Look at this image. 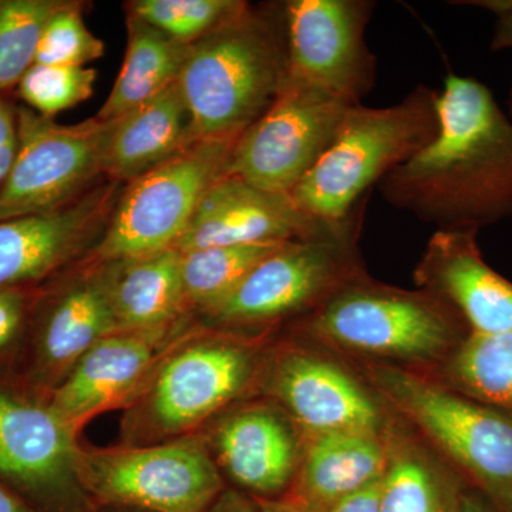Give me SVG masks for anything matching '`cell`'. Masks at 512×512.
I'll use <instances>...</instances> for the list:
<instances>
[{"instance_id":"obj_28","label":"cell","mask_w":512,"mask_h":512,"mask_svg":"<svg viewBox=\"0 0 512 512\" xmlns=\"http://www.w3.org/2000/svg\"><path fill=\"white\" fill-rule=\"evenodd\" d=\"M64 0H0V93L18 87L35 64L46 23Z\"/></svg>"},{"instance_id":"obj_16","label":"cell","mask_w":512,"mask_h":512,"mask_svg":"<svg viewBox=\"0 0 512 512\" xmlns=\"http://www.w3.org/2000/svg\"><path fill=\"white\" fill-rule=\"evenodd\" d=\"M328 224L305 214L291 194L261 190L224 175L204 195L174 248L185 254L212 247L286 244L313 237Z\"/></svg>"},{"instance_id":"obj_6","label":"cell","mask_w":512,"mask_h":512,"mask_svg":"<svg viewBox=\"0 0 512 512\" xmlns=\"http://www.w3.org/2000/svg\"><path fill=\"white\" fill-rule=\"evenodd\" d=\"M380 389L498 507L512 505V413L402 370H376Z\"/></svg>"},{"instance_id":"obj_35","label":"cell","mask_w":512,"mask_h":512,"mask_svg":"<svg viewBox=\"0 0 512 512\" xmlns=\"http://www.w3.org/2000/svg\"><path fill=\"white\" fill-rule=\"evenodd\" d=\"M451 512H507L481 491L461 490Z\"/></svg>"},{"instance_id":"obj_14","label":"cell","mask_w":512,"mask_h":512,"mask_svg":"<svg viewBox=\"0 0 512 512\" xmlns=\"http://www.w3.org/2000/svg\"><path fill=\"white\" fill-rule=\"evenodd\" d=\"M123 332L99 269L67 288L37 286L28 336L25 367L13 375L49 394L73 366L101 339Z\"/></svg>"},{"instance_id":"obj_8","label":"cell","mask_w":512,"mask_h":512,"mask_svg":"<svg viewBox=\"0 0 512 512\" xmlns=\"http://www.w3.org/2000/svg\"><path fill=\"white\" fill-rule=\"evenodd\" d=\"M16 116L18 151L0 190V221L60 210L106 177L110 120L64 126L28 106Z\"/></svg>"},{"instance_id":"obj_38","label":"cell","mask_w":512,"mask_h":512,"mask_svg":"<svg viewBox=\"0 0 512 512\" xmlns=\"http://www.w3.org/2000/svg\"><path fill=\"white\" fill-rule=\"evenodd\" d=\"M0 512H37L18 494L13 493L5 484L0 483Z\"/></svg>"},{"instance_id":"obj_2","label":"cell","mask_w":512,"mask_h":512,"mask_svg":"<svg viewBox=\"0 0 512 512\" xmlns=\"http://www.w3.org/2000/svg\"><path fill=\"white\" fill-rule=\"evenodd\" d=\"M286 72L284 3L249 5L191 45L178 79L190 114V143L241 136L274 103Z\"/></svg>"},{"instance_id":"obj_4","label":"cell","mask_w":512,"mask_h":512,"mask_svg":"<svg viewBox=\"0 0 512 512\" xmlns=\"http://www.w3.org/2000/svg\"><path fill=\"white\" fill-rule=\"evenodd\" d=\"M237 138L195 141L121 188L94 264L174 248L208 190L227 174Z\"/></svg>"},{"instance_id":"obj_31","label":"cell","mask_w":512,"mask_h":512,"mask_svg":"<svg viewBox=\"0 0 512 512\" xmlns=\"http://www.w3.org/2000/svg\"><path fill=\"white\" fill-rule=\"evenodd\" d=\"M103 40L87 28L83 3L64 0L46 23L37 46L35 63L86 67L104 56Z\"/></svg>"},{"instance_id":"obj_21","label":"cell","mask_w":512,"mask_h":512,"mask_svg":"<svg viewBox=\"0 0 512 512\" xmlns=\"http://www.w3.org/2000/svg\"><path fill=\"white\" fill-rule=\"evenodd\" d=\"M175 248L96 264L120 330L170 328L187 308Z\"/></svg>"},{"instance_id":"obj_3","label":"cell","mask_w":512,"mask_h":512,"mask_svg":"<svg viewBox=\"0 0 512 512\" xmlns=\"http://www.w3.org/2000/svg\"><path fill=\"white\" fill-rule=\"evenodd\" d=\"M437 94L420 84L393 106L350 107L325 153L293 188L295 204L319 222L350 217L373 185L437 136Z\"/></svg>"},{"instance_id":"obj_1","label":"cell","mask_w":512,"mask_h":512,"mask_svg":"<svg viewBox=\"0 0 512 512\" xmlns=\"http://www.w3.org/2000/svg\"><path fill=\"white\" fill-rule=\"evenodd\" d=\"M439 131L379 183L384 200L439 229H480L512 217V120L487 86L447 76Z\"/></svg>"},{"instance_id":"obj_34","label":"cell","mask_w":512,"mask_h":512,"mask_svg":"<svg viewBox=\"0 0 512 512\" xmlns=\"http://www.w3.org/2000/svg\"><path fill=\"white\" fill-rule=\"evenodd\" d=\"M380 483L382 480L359 493L350 495L326 512H379Z\"/></svg>"},{"instance_id":"obj_26","label":"cell","mask_w":512,"mask_h":512,"mask_svg":"<svg viewBox=\"0 0 512 512\" xmlns=\"http://www.w3.org/2000/svg\"><path fill=\"white\" fill-rule=\"evenodd\" d=\"M284 244L195 249L183 255V284L188 306L202 312L217 305L262 259Z\"/></svg>"},{"instance_id":"obj_11","label":"cell","mask_w":512,"mask_h":512,"mask_svg":"<svg viewBox=\"0 0 512 512\" xmlns=\"http://www.w3.org/2000/svg\"><path fill=\"white\" fill-rule=\"evenodd\" d=\"M352 106L286 74L274 103L238 137L225 175L291 194L325 153Z\"/></svg>"},{"instance_id":"obj_13","label":"cell","mask_w":512,"mask_h":512,"mask_svg":"<svg viewBox=\"0 0 512 512\" xmlns=\"http://www.w3.org/2000/svg\"><path fill=\"white\" fill-rule=\"evenodd\" d=\"M121 185L107 178L60 210L0 221V289L45 284L96 247Z\"/></svg>"},{"instance_id":"obj_19","label":"cell","mask_w":512,"mask_h":512,"mask_svg":"<svg viewBox=\"0 0 512 512\" xmlns=\"http://www.w3.org/2000/svg\"><path fill=\"white\" fill-rule=\"evenodd\" d=\"M275 396L315 436L376 433L380 412L372 397L345 370L302 353L284 357L271 379Z\"/></svg>"},{"instance_id":"obj_40","label":"cell","mask_w":512,"mask_h":512,"mask_svg":"<svg viewBox=\"0 0 512 512\" xmlns=\"http://www.w3.org/2000/svg\"><path fill=\"white\" fill-rule=\"evenodd\" d=\"M508 109H510V114H511V117H512V89H511V92H510V96H508Z\"/></svg>"},{"instance_id":"obj_23","label":"cell","mask_w":512,"mask_h":512,"mask_svg":"<svg viewBox=\"0 0 512 512\" xmlns=\"http://www.w3.org/2000/svg\"><path fill=\"white\" fill-rule=\"evenodd\" d=\"M389 454L376 433H328L315 436L299 470L291 503L326 512L339 501L379 483Z\"/></svg>"},{"instance_id":"obj_32","label":"cell","mask_w":512,"mask_h":512,"mask_svg":"<svg viewBox=\"0 0 512 512\" xmlns=\"http://www.w3.org/2000/svg\"><path fill=\"white\" fill-rule=\"evenodd\" d=\"M37 286L0 289V367L16 365L28 336Z\"/></svg>"},{"instance_id":"obj_20","label":"cell","mask_w":512,"mask_h":512,"mask_svg":"<svg viewBox=\"0 0 512 512\" xmlns=\"http://www.w3.org/2000/svg\"><path fill=\"white\" fill-rule=\"evenodd\" d=\"M218 460L232 480L259 495L284 491L295 474L291 427L269 407H248L221 421L214 437Z\"/></svg>"},{"instance_id":"obj_12","label":"cell","mask_w":512,"mask_h":512,"mask_svg":"<svg viewBox=\"0 0 512 512\" xmlns=\"http://www.w3.org/2000/svg\"><path fill=\"white\" fill-rule=\"evenodd\" d=\"M375 6L369 0L285 2L286 74L360 104L376 83L377 59L366 43Z\"/></svg>"},{"instance_id":"obj_18","label":"cell","mask_w":512,"mask_h":512,"mask_svg":"<svg viewBox=\"0 0 512 512\" xmlns=\"http://www.w3.org/2000/svg\"><path fill=\"white\" fill-rule=\"evenodd\" d=\"M170 328L123 330L101 339L47 394L50 406L79 429L146 379L165 348Z\"/></svg>"},{"instance_id":"obj_30","label":"cell","mask_w":512,"mask_h":512,"mask_svg":"<svg viewBox=\"0 0 512 512\" xmlns=\"http://www.w3.org/2000/svg\"><path fill=\"white\" fill-rule=\"evenodd\" d=\"M97 70L92 67L33 64L18 84L20 99L40 116L57 114L79 106L94 93Z\"/></svg>"},{"instance_id":"obj_22","label":"cell","mask_w":512,"mask_h":512,"mask_svg":"<svg viewBox=\"0 0 512 512\" xmlns=\"http://www.w3.org/2000/svg\"><path fill=\"white\" fill-rule=\"evenodd\" d=\"M111 121L104 175L130 183L190 146V114L180 84Z\"/></svg>"},{"instance_id":"obj_33","label":"cell","mask_w":512,"mask_h":512,"mask_svg":"<svg viewBox=\"0 0 512 512\" xmlns=\"http://www.w3.org/2000/svg\"><path fill=\"white\" fill-rule=\"evenodd\" d=\"M18 151V116L16 107L0 99V190L10 173Z\"/></svg>"},{"instance_id":"obj_10","label":"cell","mask_w":512,"mask_h":512,"mask_svg":"<svg viewBox=\"0 0 512 512\" xmlns=\"http://www.w3.org/2000/svg\"><path fill=\"white\" fill-rule=\"evenodd\" d=\"M82 488L106 503L153 512H205L222 480L204 441L181 437L154 446L80 450Z\"/></svg>"},{"instance_id":"obj_17","label":"cell","mask_w":512,"mask_h":512,"mask_svg":"<svg viewBox=\"0 0 512 512\" xmlns=\"http://www.w3.org/2000/svg\"><path fill=\"white\" fill-rule=\"evenodd\" d=\"M477 229H437L419 268L421 284L439 296L470 333L512 330V284L485 264Z\"/></svg>"},{"instance_id":"obj_29","label":"cell","mask_w":512,"mask_h":512,"mask_svg":"<svg viewBox=\"0 0 512 512\" xmlns=\"http://www.w3.org/2000/svg\"><path fill=\"white\" fill-rule=\"evenodd\" d=\"M249 8L244 0H131L127 15L136 16L185 45L211 35Z\"/></svg>"},{"instance_id":"obj_7","label":"cell","mask_w":512,"mask_h":512,"mask_svg":"<svg viewBox=\"0 0 512 512\" xmlns=\"http://www.w3.org/2000/svg\"><path fill=\"white\" fill-rule=\"evenodd\" d=\"M460 323L466 325L456 309L433 293L400 291L357 278L320 306L312 328L359 352L424 359L460 345L468 336L460 339Z\"/></svg>"},{"instance_id":"obj_37","label":"cell","mask_w":512,"mask_h":512,"mask_svg":"<svg viewBox=\"0 0 512 512\" xmlns=\"http://www.w3.org/2000/svg\"><path fill=\"white\" fill-rule=\"evenodd\" d=\"M505 49H512V10L498 16L493 39H491V50L497 52Z\"/></svg>"},{"instance_id":"obj_9","label":"cell","mask_w":512,"mask_h":512,"mask_svg":"<svg viewBox=\"0 0 512 512\" xmlns=\"http://www.w3.org/2000/svg\"><path fill=\"white\" fill-rule=\"evenodd\" d=\"M76 431L46 393L0 372V483L37 512H64L76 500Z\"/></svg>"},{"instance_id":"obj_5","label":"cell","mask_w":512,"mask_h":512,"mask_svg":"<svg viewBox=\"0 0 512 512\" xmlns=\"http://www.w3.org/2000/svg\"><path fill=\"white\" fill-rule=\"evenodd\" d=\"M365 205L366 201L346 220L326 225L313 237L281 245L205 315L222 325L238 326L274 322L316 305L319 309L360 278L355 248Z\"/></svg>"},{"instance_id":"obj_25","label":"cell","mask_w":512,"mask_h":512,"mask_svg":"<svg viewBox=\"0 0 512 512\" xmlns=\"http://www.w3.org/2000/svg\"><path fill=\"white\" fill-rule=\"evenodd\" d=\"M448 375L457 392L512 413V330L470 333L451 356Z\"/></svg>"},{"instance_id":"obj_27","label":"cell","mask_w":512,"mask_h":512,"mask_svg":"<svg viewBox=\"0 0 512 512\" xmlns=\"http://www.w3.org/2000/svg\"><path fill=\"white\" fill-rule=\"evenodd\" d=\"M460 491L419 454L397 450L380 483L379 512H451Z\"/></svg>"},{"instance_id":"obj_36","label":"cell","mask_w":512,"mask_h":512,"mask_svg":"<svg viewBox=\"0 0 512 512\" xmlns=\"http://www.w3.org/2000/svg\"><path fill=\"white\" fill-rule=\"evenodd\" d=\"M205 512H261V508L235 491H222Z\"/></svg>"},{"instance_id":"obj_15","label":"cell","mask_w":512,"mask_h":512,"mask_svg":"<svg viewBox=\"0 0 512 512\" xmlns=\"http://www.w3.org/2000/svg\"><path fill=\"white\" fill-rule=\"evenodd\" d=\"M252 372L248 350L228 340H198L178 350L158 370L144 403L157 436H183L231 402Z\"/></svg>"},{"instance_id":"obj_41","label":"cell","mask_w":512,"mask_h":512,"mask_svg":"<svg viewBox=\"0 0 512 512\" xmlns=\"http://www.w3.org/2000/svg\"><path fill=\"white\" fill-rule=\"evenodd\" d=\"M510 512H512V505H511V508H510Z\"/></svg>"},{"instance_id":"obj_39","label":"cell","mask_w":512,"mask_h":512,"mask_svg":"<svg viewBox=\"0 0 512 512\" xmlns=\"http://www.w3.org/2000/svg\"><path fill=\"white\" fill-rule=\"evenodd\" d=\"M261 512H311L306 511L305 508L299 507V505L291 503V501H274L264 500L259 503Z\"/></svg>"},{"instance_id":"obj_24","label":"cell","mask_w":512,"mask_h":512,"mask_svg":"<svg viewBox=\"0 0 512 512\" xmlns=\"http://www.w3.org/2000/svg\"><path fill=\"white\" fill-rule=\"evenodd\" d=\"M126 26V56L109 97L96 114L100 120L117 119L177 83L190 55V45L136 16L127 15Z\"/></svg>"}]
</instances>
